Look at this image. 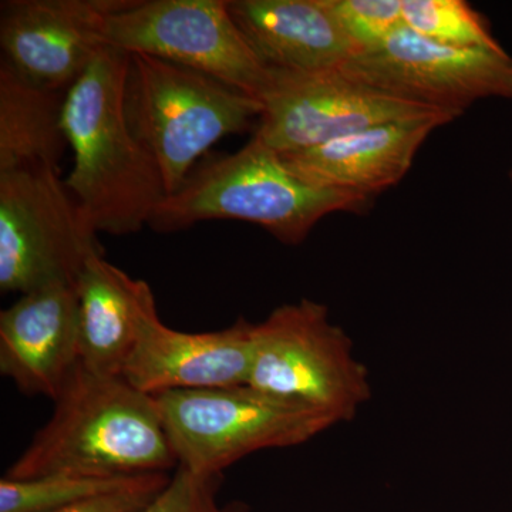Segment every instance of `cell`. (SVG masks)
Returning a JSON list of instances; mask_svg holds the SVG:
<instances>
[{
    "mask_svg": "<svg viewBox=\"0 0 512 512\" xmlns=\"http://www.w3.org/2000/svg\"><path fill=\"white\" fill-rule=\"evenodd\" d=\"M255 323L239 318L217 332L187 333L168 328L158 312L144 323L121 377L140 392L222 389L247 386Z\"/></svg>",
    "mask_w": 512,
    "mask_h": 512,
    "instance_id": "cell-12",
    "label": "cell"
},
{
    "mask_svg": "<svg viewBox=\"0 0 512 512\" xmlns=\"http://www.w3.org/2000/svg\"><path fill=\"white\" fill-rule=\"evenodd\" d=\"M242 36L268 70H339L360 53L325 0H229Z\"/></svg>",
    "mask_w": 512,
    "mask_h": 512,
    "instance_id": "cell-15",
    "label": "cell"
},
{
    "mask_svg": "<svg viewBox=\"0 0 512 512\" xmlns=\"http://www.w3.org/2000/svg\"><path fill=\"white\" fill-rule=\"evenodd\" d=\"M156 400L178 467L201 476H222L249 454L299 446L335 426L249 386L175 390Z\"/></svg>",
    "mask_w": 512,
    "mask_h": 512,
    "instance_id": "cell-6",
    "label": "cell"
},
{
    "mask_svg": "<svg viewBox=\"0 0 512 512\" xmlns=\"http://www.w3.org/2000/svg\"><path fill=\"white\" fill-rule=\"evenodd\" d=\"M106 45L197 70L261 101L266 69L235 25L227 0H124L104 25Z\"/></svg>",
    "mask_w": 512,
    "mask_h": 512,
    "instance_id": "cell-8",
    "label": "cell"
},
{
    "mask_svg": "<svg viewBox=\"0 0 512 512\" xmlns=\"http://www.w3.org/2000/svg\"><path fill=\"white\" fill-rule=\"evenodd\" d=\"M66 93L23 79L0 63V174L26 168L59 170L69 147L63 127Z\"/></svg>",
    "mask_w": 512,
    "mask_h": 512,
    "instance_id": "cell-17",
    "label": "cell"
},
{
    "mask_svg": "<svg viewBox=\"0 0 512 512\" xmlns=\"http://www.w3.org/2000/svg\"><path fill=\"white\" fill-rule=\"evenodd\" d=\"M80 362L100 375H123L144 323L157 313L153 289L110 264L103 254L86 262L76 281Z\"/></svg>",
    "mask_w": 512,
    "mask_h": 512,
    "instance_id": "cell-16",
    "label": "cell"
},
{
    "mask_svg": "<svg viewBox=\"0 0 512 512\" xmlns=\"http://www.w3.org/2000/svg\"><path fill=\"white\" fill-rule=\"evenodd\" d=\"M168 473L150 474L140 484L50 512H143L170 483Z\"/></svg>",
    "mask_w": 512,
    "mask_h": 512,
    "instance_id": "cell-22",
    "label": "cell"
},
{
    "mask_svg": "<svg viewBox=\"0 0 512 512\" xmlns=\"http://www.w3.org/2000/svg\"><path fill=\"white\" fill-rule=\"evenodd\" d=\"M130 55L106 47L67 90L63 127L73 151L64 181L97 232L136 234L167 197L154 157L124 114Z\"/></svg>",
    "mask_w": 512,
    "mask_h": 512,
    "instance_id": "cell-2",
    "label": "cell"
},
{
    "mask_svg": "<svg viewBox=\"0 0 512 512\" xmlns=\"http://www.w3.org/2000/svg\"><path fill=\"white\" fill-rule=\"evenodd\" d=\"M262 103L197 70L147 55H130L124 114L141 146L157 161L167 195L221 138L259 119Z\"/></svg>",
    "mask_w": 512,
    "mask_h": 512,
    "instance_id": "cell-4",
    "label": "cell"
},
{
    "mask_svg": "<svg viewBox=\"0 0 512 512\" xmlns=\"http://www.w3.org/2000/svg\"><path fill=\"white\" fill-rule=\"evenodd\" d=\"M222 476H201L178 467L170 483L143 512H245L244 508L218 504Z\"/></svg>",
    "mask_w": 512,
    "mask_h": 512,
    "instance_id": "cell-21",
    "label": "cell"
},
{
    "mask_svg": "<svg viewBox=\"0 0 512 512\" xmlns=\"http://www.w3.org/2000/svg\"><path fill=\"white\" fill-rule=\"evenodd\" d=\"M79 363L76 285L43 286L0 313V373L26 396L55 400Z\"/></svg>",
    "mask_w": 512,
    "mask_h": 512,
    "instance_id": "cell-13",
    "label": "cell"
},
{
    "mask_svg": "<svg viewBox=\"0 0 512 512\" xmlns=\"http://www.w3.org/2000/svg\"><path fill=\"white\" fill-rule=\"evenodd\" d=\"M99 232L59 170L0 174V289L25 295L52 284L76 285L86 262L103 254Z\"/></svg>",
    "mask_w": 512,
    "mask_h": 512,
    "instance_id": "cell-7",
    "label": "cell"
},
{
    "mask_svg": "<svg viewBox=\"0 0 512 512\" xmlns=\"http://www.w3.org/2000/svg\"><path fill=\"white\" fill-rule=\"evenodd\" d=\"M53 402L52 417L3 477H138L177 470L156 396L123 377L100 375L80 362Z\"/></svg>",
    "mask_w": 512,
    "mask_h": 512,
    "instance_id": "cell-1",
    "label": "cell"
},
{
    "mask_svg": "<svg viewBox=\"0 0 512 512\" xmlns=\"http://www.w3.org/2000/svg\"><path fill=\"white\" fill-rule=\"evenodd\" d=\"M510 181H511V184H512V168H511V171H510Z\"/></svg>",
    "mask_w": 512,
    "mask_h": 512,
    "instance_id": "cell-23",
    "label": "cell"
},
{
    "mask_svg": "<svg viewBox=\"0 0 512 512\" xmlns=\"http://www.w3.org/2000/svg\"><path fill=\"white\" fill-rule=\"evenodd\" d=\"M360 52L375 49L404 26L402 0H325Z\"/></svg>",
    "mask_w": 512,
    "mask_h": 512,
    "instance_id": "cell-20",
    "label": "cell"
},
{
    "mask_svg": "<svg viewBox=\"0 0 512 512\" xmlns=\"http://www.w3.org/2000/svg\"><path fill=\"white\" fill-rule=\"evenodd\" d=\"M404 26L447 45L504 50L487 19L464 0H402Z\"/></svg>",
    "mask_w": 512,
    "mask_h": 512,
    "instance_id": "cell-19",
    "label": "cell"
},
{
    "mask_svg": "<svg viewBox=\"0 0 512 512\" xmlns=\"http://www.w3.org/2000/svg\"><path fill=\"white\" fill-rule=\"evenodd\" d=\"M372 200L308 183L278 151L252 137L247 146L191 171L167 195L148 227L174 232L207 220H239L266 229L286 245H299L322 218L363 212Z\"/></svg>",
    "mask_w": 512,
    "mask_h": 512,
    "instance_id": "cell-3",
    "label": "cell"
},
{
    "mask_svg": "<svg viewBox=\"0 0 512 512\" xmlns=\"http://www.w3.org/2000/svg\"><path fill=\"white\" fill-rule=\"evenodd\" d=\"M340 70L390 96L460 116L478 100H512L507 50L447 45L407 26Z\"/></svg>",
    "mask_w": 512,
    "mask_h": 512,
    "instance_id": "cell-9",
    "label": "cell"
},
{
    "mask_svg": "<svg viewBox=\"0 0 512 512\" xmlns=\"http://www.w3.org/2000/svg\"><path fill=\"white\" fill-rule=\"evenodd\" d=\"M460 114L450 111L365 128L322 144L281 154L299 177L318 187L373 200L399 184L434 130Z\"/></svg>",
    "mask_w": 512,
    "mask_h": 512,
    "instance_id": "cell-14",
    "label": "cell"
},
{
    "mask_svg": "<svg viewBox=\"0 0 512 512\" xmlns=\"http://www.w3.org/2000/svg\"><path fill=\"white\" fill-rule=\"evenodd\" d=\"M150 476V474H147ZM147 476L87 477L74 474L0 480V512H50L117 493L140 484Z\"/></svg>",
    "mask_w": 512,
    "mask_h": 512,
    "instance_id": "cell-18",
    "label": "cell"
},
{
    "mask_svg": "<svg viewBox=\"0 0 512 512\" xmlns=\"http://www.w3.org/2000/svg\"><path fill=\"white\" fill-rule=\"evenodd\" d=\"M124 0H12L2 3L0 45L23 79L67 93L101 50L107 16Z\"/></svg>",
    "mask_w": 512,
    "mask_h": 512,
    "instance_id": "cell-11",
    "label": "cell"
},
{
    "mask_svg": "<svg viewBox=\"0 0 512 512\" xmlns=\"http://www.w3.org/2000/svg\"><path fill=\"white\" fill-rule=\"evenodd\" d=\"M247 386L335 424L352 420L372 396L352 340L311 299L285 303L255 323Z\"/></svg>",
    "mask_w": 512,
    "mask_h": 512,
    "instance_id": "cell-5",
    "label": "cell"
},
{
    "mask_svg": "<svg viewBox=\"0 0 512 512\" xmlns=\"http://www.w3.org/2000/svg\"><path fill=\"white\" fill-rule=\"evenodd\" d=\"M261 103L254 136L279 154L322 146L390 121L444 111L380 92L340 69L316 73L271 70Z\"/></svg>",
    "mask_w": 512,
    "mask_h": 512,
    "instance_id": "cell-10",
    "label": "cell"
}]
</instances>
